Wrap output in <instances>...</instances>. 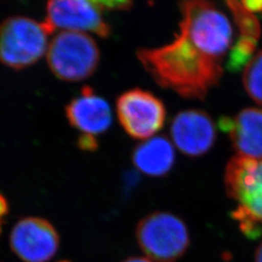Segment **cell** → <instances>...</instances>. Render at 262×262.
Wrapping results in <instances>:
<instances>
[{
  "mask_svg": "<svg viewBox=\"0 0 262 262\" xmlns=\"http://www.w3.org/2000/svg\"><path fill=\"white\" fill-rule=\"evenodd\" d=\"M77 144L78 147L84 151H94L98 149V141L96 137L86 134H81Z\"/></svg>",
  "mask_w": 262,
  "mask_h": 262,
  "instance_id": "d6986e66",
  "label": "cell"
},
{
  "mask_svg": "<svg viewBox=\"0 0 262 262\" xmlns=\"http://www.w3.org/2000/svg\"><path fill=\"white\" fill-rule=\"evenodd\" d=\"M227 195L238 202L237 209L262 225V159L234 157L225 172Z\"/></svg>",
  "mask_w": 262,
  "mask_h": 262,
  "instance_id": "52a82bcc",
  "label": "cell"
},
{
  "mask_svg": "<svg viewBox=\"0 0 262 262\" xmlns=\"http://www.w3.org/2000/svg\"><path fill=\"white\" fill-rule=\"evenodd\" d=\"M48 34L62 31H90L102 38L111 35V27L103 19L102 10L95 1L53 0L46 7V19L42 23Z\"/></svg>",
  "mask_w": 262,
  "mask_h": 262,
  "instance_id": "ba28073f",
  "label": "cell"
},
{
  "mask_svg": "<svg viewBox=\"0 0 262 262\" xmlns=\"http://www.w3.org/2000/svg\"><path fill=\"white\" fill-rule=\"evenodd\" d=\"M219 125L228 133L238 157L262 159V109H244L233 119L222 117Z\"/></svg>",
  "mask_w": 262,
  "mask_h": 262,
  "instance_id": "7c38bea8",
  "label": "cell"
},
{
  "mask_svg": "<svg viewBox=\"0 0 262 262\" xmlns=\"http://www.w3.org/2000/svg\"><path fill=\"white\" fill-rule=\"evenodd\" d=\"M232 217L238 222L241 231L250 239H257L262 233V225L246 215L241 210L236 209L232 212Z\"/></svg>",
  "mask_w": 262,
  "mask_h": 262,
  "instance_id": "e0dca14e",
  "label": "cell"
},
{
  "mask_svg": "<svg viewBox=\"0 0 262 262\" xmlns=\"http://www.w3.org/2000/svg\"><path fill=\"white\" fill-rule=\"evenodd\" d=\"M12 252L24 262H47L59 248L56 227L42 217L29 216L19 221L10 234Z\"/></svg>",
  "mask_w": 262,
  "mask_h": 262,
  "instance_id": "9c48e42d",
  "label": "cell"
},
{
  "mask_svg": "<svg viewBox=\"0 0 262 262\" xmlns=\"http://www.w3.org/2000/svg\"><path fill=\"white\" fill-rule=\"evenodd\" d=\"M241 3L244 7L251 13L262 11V0H247L241 1Z\"/></svg>",
  "mask_w": 262,
  "mask_h": 262,
  "instance_id": "ffe728a7",
  "label": "cell"
},
{
  "mask_svg": "<svg viewBox=\"0 0 262 262\" xmlns=\"http://www.w3.org/2000/svg\"><path fill=\"white\" fill-rule=\"evenodd\" d=\"M170 134L179 150L191 158L207 154L216 139L215 123L211 116L195 109L178 113L171 122Z\"/></svg>",
  "mask_w": 262,
  "mask_h": 262,
  "instance_id": "30bf717a",
  "label": "cell"
},
{
  "mask_svg": "<svg viewBox=\"0 0 262 262\" xmlns=\"http://www.w3.org/2000/svg\"><path fill=\"white\" fill-rule=\"evenodd\" d=\"M59 262H70V261H68V260H61V261H59Z\"/></svg>",
  "mask_w": 262,
  "mask_h": 262,
  "instance_id": "cb8c5ba5",
  "label": "cell"
},
{
  "mask_svg": "<svg viewBox=\"0 0 262 262\" xmlns=\"http://www.w3.org/2000/svg\"><path fill=\"white\" fill-rule=\"evenodd\" d=\"M254 262H262V242L259 244L254 253Z\"/></svg>",
  "mask_w": 262,
  "mask_h": 262,
  "instance_id": "603a6c76",
  "label": "cell"
},
{
  "mask_svg": "<svg viewBox=\"0 0 262 262\" xmlns=\"http://www.w3.org/2000/svg\"><path fill=\"white\" fill-rule=\"evenodd\" d=\"M119 122L133 139H150L164 125L166 109L150 92L132 89L121 94L116 103Z\"/></svg>",
  "mask_w": 262,
  "mask_h": 262,
  "instance_id": "8992f818",
  "label": "cell"
},
{
  "mask_svg": "<svg viewBox=\"0 0 262 262\" xmlns=\"http://www.w3.org/2000/svg\"><path fill=\"white\" fill-rule=\"evenodd\" d=\"M96 5L102 10H128L132 7V2L130 1H95Z\"/></svg>",
  "mask_w": 262,
  "mask_h": 262,
  "instance_id": "ac0fdd59",
  "label": "cell"
},
{
  "mask_svg": "<svg viewBox=\"0 0 262 262\" xmlns=\"http://www.w3.org/2000/svg\"><path fill=\"white\" fill-rule=\"evenodd\" d=\"M0 234H1V223H0Z\"/></svg>",
  "mask_w": 262,
  "mask_h": 262,
  "instance_id": "d4e9b609",
  "label": "cell"
},
{
  "mask_svg": "<svg viewBox=\"0 0 262 262\" xmlns=\"http://www.w3.org/2000/svg\"><path fill=\"white\" fill-rule=\"evenodd\" d=\"M66 117L77 130L96 137L108 130L112 124L109 103L96 95L91 86H84L81 95L72 99L66 108Z\"/></svg>",
  "mask_w": 262,
  "mask_h": 262,
  "instance_id": "8fae6325",
  "label": "cell"
},
{
  "mask_svg": "<svg viewBox=\"0 0 262 262\" xmlns=\"http://www.w3.org/2000/svg\"><path fill=\"white\" fill-rule=\"evenodd\" d=\"M136 56L157 84L184 98L204 99L224 73L223 61L208 56L181 31L167 45L139 49Z\"/></svg>",
  "mask_w": 262,
  "mask_h": 262,
  "instance_id": "6da1fadb",
  "label": "cell"
},
{
  "mask_svg": "<svg viewBox=\"0 0 262 262\" xmlns=\"http://www.w3.org/2000/svg\"><path fill=\"white\" fill-rule=\"evenodd\" d=\"M180 31L208 56L223 61L232 42L233 30L225 13L211 1H183Z\"/></svg>",
  "mask_w": 262,
  "mask_h": 262,
  "instance_id": "7a4b0ae2",
  "label": "cell"
},
{
  "mask_svg": "<svg viewBox=\"0 0 262 262\" xmlns=\"http://www.w3.org/2000/svg\"><path fill=\"white\" fill-rule=\"evenodd\" d=\"M132 162L142 173L150 177H162L175 163V150L164 136L151 137L142 142L132 152Z\"/></svg>",
  "mask_w": 262,
  "mask_h": 262,
  "instance_id": "4fadbf2b",
  "label": "cell"
},
{
  "mask_svg": "<svg viewBox=\"0 0 262 262\" xmlns=\"http://www.w3.org/2000/svg\"><path fill=\"white\" fill-rule=\"evenodd\" d=\"M257 41L251 38L240 36L231 48L226 67L231 72H238L246 68L253 59Z\"/></svg>",
  "mask_w": 262,
  "mask_h": 262,
  "instance_id": "2e32d148",
  "label": "cell"
},
{
  "mask_svg": "<svg viewBox=\"0 0 262 262\" xmlns=\"http://www.w3.org/2000/svg\"><path fill=\"white\" fill-rule=\"evenodd\" d=\"M9 213V203L3 194L0 193V219Z\"/></svg>",
  "mask_w": 262,
  "mask_h": 262,
  "instance_id": "44dd1931",
  "label": "cell"
},
{
  "mask_svg": "<svg viewBox=\"0 0 262 262\" xmlns=\"http://www.w3.org/2000/svg\"><path fill=\"white\" fill-rule=\"evenodd\" d=\"M225 4L232 14L235 24L240 31V36L258 41L261 34L260 24L257 18L246 9L241 1H226Z\"/></svg>",
  "mask_w": 262,
  "mask_h": 262,
  "instance_id": "5bb4252c",
  "label": "cell"
},
{
  "mask_svg": "<svg viewBox=\"0 0 262 262\" xmlns=\"http://www.w3.org/2000/svg\"><path fill=\"white\" fill-rule=\"evenodd\" d=\"M48 35L43 24L34 19H5L0 25V62L17 70L36 63L47 54Z\"/></svg>",
  "mask_w": 262,
  "mask_h": 262,
  "instance_id": "5b68a950",
  "label": "cell"
},
{
  "mask_svg": "<svg viewBox=\"0 0 262 262\" xmlns=\"http://www.w3.org/2000/svg\"><path fill=\"white\" fill-rule=\"evenodd\" d=\"M99 60V48L94 38L84 32L61 31L48 47V66L54 75L66 82L93 75Z\"/></svg>",
  "mask_w": 262,
  "mask_h": 262,
  "instance_id": "277c9868",
  "label": "cell"
},
{
  "mask_svg": "<svg viewBox=\"0 0 262 262\" xmlns=\"http://www.w3.org/2000/svg\"><path fill=\"white\" fill-rule=\"evenodd\" d=\"M244 88L256 103L262 105V51L244 69Z\"/></svg>",
  "mask_w": 262,
  "mask_h": 262,
  "instance_id": "9a60e30c",
  "label": "cell"
},
{
  "mask_svg": "<svg viewBox=\"0 0 262 262\" xmlns=\"http://www.w3.org/2000/svg\"><path fill=\"white\" fill-rule=\"evenodd\" d=\"M141 250L156 262H176L187 253L190 239L185 222L168 212L144 216L136 227Z\"/></svg>",
  "mask_w": 262,
  "mask_h": 262,
  "instance_id": "3957f363",
  "label": "cell"
},
{
  "mask_svg": "<svg viewBox=\"0 0 262 262\" xmlns=\"http://www.w3.org/2000/svg\"><path fill=\"white\" fill-rule=\"evenodd\" d=\"M122 262H152L148 258L145 257H137V256H131V257H127Z\"/></svg>",
  "mask_w": 262,
  "mask_h": 262,
  "instance_id": "7402d4cb",
  "label": "cell"
}]
</instances>
